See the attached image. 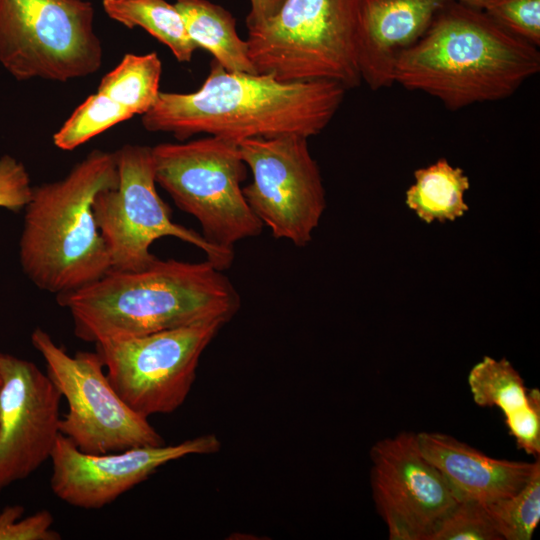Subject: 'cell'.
<instances>
[{
  "instance_id": "ba28073f",
  "label": "cell",
  "mask_w": 540,
  "mask_h": 540,
  "mask_svg": "<svg viewBox=\"0 0 540 540\" xmlns=\"http://www.w3.org/2000/svg\"><path fill=\"white\" fill-rule=\"evenodd\" d=\"M114 154L118 183L100 191L92 206L111 270L136 271L148 267L158 258L150 251L151 245L167 236L199 248L222 271L232 265L234 251L213 246L202 234L171 219V210L156 189L152 147L126 144Z\"/></svg>"
},
{
  "instance_id": "d6986e66",
  "label": "cell",
  "mask_w": 540,
  "mask_h": 540,
  "mask_svg": "<svg viewBox=\"0 0 540 540\" xmlns=\"http://www.w3.org/2000/svg\"><path fill=\"white\" fill-rule=\"evenodd\" d=\"M106 15L123 26L140 27L166 45L178 62H190L198 48L175 4L166 0H102Z\"/></svg>"
},
{
  "instance_id": "4fadbf2b",
  "label": "cell",
  "mask_w": 540,
  "mask_h": 540,
  "mask_svg": "<svg viewBox=\"0 0 540 540\" xmlns=\"http://www.w3.org/2000/svg\"><path fill=\"white\" fill-rule=\"evenodd\" d=\"M220 448L221 442L215 434H205L174 445L87 454L60 434L50 457V487L55 496L68 505L99 509L167 463L189 455L213 454Z\"/></svg>"
},
{
  "instance_id": "603a6c76",
  "label": "cell",
  "mask_w": 540,
  "mask_h": 540,
  "mask_svg": "<svg viewBox=\"0 0 540 540\" xmlns=\"http://www.w3.org/2000/svg\"><path fill=\"white\" fill-rule=\"evenodd\" d=\"M484 507L502 540H530L540 520V463L518 493Z\"/></svg>"
},
{
  "instance_id": "7c38bea8",
  "label": "cell",
  "mask_w": 540,
  "mask_h": 540,
  "mask_svg": "<svg viewBox=\"0 0 540 540\" xmlns=\"http://www.w3.org/2000/svg\"><path fill=\"white\" fill-rule=\"evenodd\" d=\"M371 487L390 540H431L459 504L420 451L417 433L377 441L370 450Z\"/></svg>"
},
{
  "instance_id": "83f0119b",
  "label": "cell",
  "mask_w": 540,
  "mask_h": 540,
  "mask_svg": "<svg viewBox=\"0 0 540 540\" xmlns=\"http://www.w3.org/2000/svg\"><path fill=\"white\" fill-rule=\"evenodd\" d=\"M285 0H250L251 8L246 17L247 29L261 25L274 16Z\"/></svg>"
},
{
  "instance_id": "44dd1931",
  "label": "cell",
  "mask_w": 540,
  "mask_h": 540,
  "mask_svg": "<svg viewBox=\"0 0 540 540\" xmlns=\"http://www.w3.org/2000/svg\"><path fill=\"white\" fill-rule=\"evenodd\" d=\"M162 63L156 52L127 53L100 80L97 91L123 106L130 113L143 115L155 104L161 92Z\"/></svg>"
},
{
  "instance_id": "30bf717a",
  "label": "cell",
  "mask_w": 540,
  "mask_h": 540,
  "mask_svg": "<svg viewBox=\"0 0 540 540\" xmlns=\"http://www.w3.org/2000/svg\"><path fill=\"white\" fill-rule=\"evenodd\" d=\"M223 321L213 320L151 334L95 343L107 378L121 399L149 418L177 410L196 379L200 357Z\"/></svg>"
},
{
  "instance_id": "277c9868",
  "label": "cell",
  "mask_w": 540,
  "mask_h": 540,
  "mask_svg": "<svg viewBox=\"0 0 540 540\" xmlns=\"http://www.w3.org/2000/svg\"><path fill=\"white\" fill-rule=\"evenodd\" d=\"M117 183L114 152L95 149L62 179L32 188L24 208L19 262L36 287L59 296L111 270L92 206L100 191Z\"/></svg>"
},
{
  "instance_id": "9c48e42d",
  "label": "cell",
  "mask_w": 540,
  "mask_h": 540,
  "mask_svg": "<svg viewBox=\"0 0 540 540\" xmlns=\"http://www.w3.org/2000/svg\"><path fill=\"white\" fill-rule=\"evenodd\" d=\"M31 343L46 363V374L68 404L60 434L87 454L119 452L165 441L148 419L134 412L113 388L96 352L74 356L35 328Z\"/></svg>"
},
{
  "instance_id": "ffe728a7",
  "label": "cell",
  "mask_w": 540,
  "mask_h": 540,
  "mask_svg": "<svg viewBox=\"0 0 540 540\" xmlns=\"http://www.w3.org/2000/svg\"><path fill=\"white\" fill-rule=\"evenodd\" d=\"M415 183L406 192V203L418 216L430 223L455 220L468 210L464 194L469 179L464 171L452 167L446 159L415 171Z\"/></svg>"
},
{
  "instance_id": "2e32d148",
  "label": "cell",
  "mask_w": 540,
  "mask_h": 540,
  "mask_svg": "<svg viewBox=\"0 0 540 540\" xmlns=\"http://www.w3.org/2000/svg\"><path fill=\"white\" fill-rule=\"evenodd\" d=\"M423 456L441 473L459 502L488 504L518 493L530 479L534 462L490 457L439 432L417 433Z\"/></svg>"
},
{
  "instance_id": "d4e9b609",
  "label": "cell",
  "mask_w": 540,
  "mask_h": 540,
  "mask_svg": "<svg viewBox=\"0 0 540 540\" xmlns=\"http://www.w3.org/2000/svg\"><path fill=\"white\" fill-rule=\"evenodd\" d=\"M481 10L512 34L540 45V0H485Z\"/></svg>"
},
{
  "instance_id": "7a4b0ae2",
  "label": "cell",
  "mask_w": 540,
  "mask_h": 540,
  "mask_svg": "<svg viewBox=\"0 0 540 540\" xmlns=\"http://www.w3.org/2000/svg\"><path fill=\"white\" fill-rule=\"evenodd\" d=\"M56 300L70 312L75 336L94 344L206 321L227 323L241 305L230 279L207 259L157 258L141 270H110Z\"/></svg>"
},
{
  "instance_id": "9a60e30c",
  "label": "cell",
  "mask_w": 540,
  "mask_h": 540,
  "mask_svg": "<svg viewBox=\"0 0 540 540\" xmlns=\"http://www.w3.org/2000/svg\"><path fill=\"white\" fill-rule=\"evenodd\" d=\"M452 1L359 0L357 54L362 82L374 91L393 85L398 58Z\"/></svg>"
},
{
  "instance_id": "f546056e",
  "label": "cell",
  "mask_w": 540,
  "mask_h": 540,
  "mask_svg": "<svg viewBox=\"0 0 540 540\" xmlns=\"http://www.w3.org/2000/svg\"><path fill=\"white\" fill-rule=\"evenodd\" d=\"M0 383H1V378H0Z\"/></svg>"
},
{
  "instance_id": "ac0fdd59",
  "label": "cell",
  "mask_w": 540,
  "mask_h": 540,
  "mask_svg": "<svg viewBox=\"0 0 540 540\" xmlns=\"http://www.w3.org/2000/svg\"><path fill=\"white\" fill-rule=\"evenodd\" d=\"M187 33L198 48L206 49L227 71L258 74L246 40L236 31V19L224 7L208 0H177Z\"/></svg>"
},
{
  "instance_id": "8992f818",
  "label": "cell",
  "mask_w": 540,
  "mask_h": 540,
  "mask_svg": "<svg viewBox=\"0 0 540 540\" xmlns=\"http://www.w3.org/2000/svg\"><path fill=\"white\" fill-rule=\"evenodd\" d=\"M156 183L200 224L213 246L234 251L237 242L264 227L241 184L247 177L238 142L218 136L152 147Z\"/></svg>"
},
{
  "instance_id": "52a82bcc",
  "label": "cell",
  "mask_w": 540,
  "mask_h": 540,
  "mask_svg": "<svg viewBox=\"0 0 540 540\" xmlns=\"http://www.w3.org/2000/svg\"><path fill=\"white\" fill-rule=\"evenodd\" d=\"M94 20L86 0H0V64L18 81L94 74L103 62Z\"/></svg>"
},
{
  "instance_id": "5b68a950",
  "label": "cell",
  "mask_w": 540,
  "mask_h": 540,
  "mask_svg": "<svg viewBox=\"0 0 540 540\" xmlns=\"http://www.w3.org/2000/svg\"><path fill=\"white\" fill-rule=\"evenodd\" d=\"M358 27L359 0H285L248 29L249 58L258 74L278 81L330 80L348 90L362 82Z\"/></svg>"
},
{
  "instance_id": "f1b7e54d",
  "label": "cell",
  "mask_w": 540,
  "mask_h": 540,
  "mask_svg": "<svg viewBox=\"0 0 540 540\" xmlns=\"http://www.w3.org/2000/svg\"><path fill=\"white\" fill-rule=\"evenodd\" d=\"M454 1L473 7V8H477V9H482L483 4L485 2V0H454Z\"/></svg>"
},
{
  "instance_id": "e0dca14e",
  "label": "cell",
  "mask_w": 540,
  "mask_h": 540,
  "mask_svg": "<svg viewBox=\"0 0 540 540\" xmlns=\"http://www.w3.org/2000/svg\"><path fill=\"white\" fill-rule=\"evenodd\" d=\"M468 385L480 407H498L518 449L540 455V392L528 389L524 380L505 358L485 356L472 367Z\"/></svg>"
},
{
  "instance_id": "3957f363",
  "label": "cell",
  "mask_w": 540,
  "mask_h": 540,
  "mask_svg": "<svg viewBox=\"0 0 540 540\" xmlns=\"http://www.w3.org/2000/svg\"><path fill=\"white\" fill-rule=\"evenodd\" d=\"M539 70L538 47L452 1L398 58L394 83L458 110L510 97Z\"/></svg>"
},
{
  "instance_id": "7402d4cb",
  "label": "cell",
  "mask_w": 540,
  "mask_h": 540,
  "mask_svg": "<svg viewBox=\"0 0 540 540\" xmlns=\"http://www.w3.org/2000/svg\"><path fill=\"white\" fill-rule=\"evenodd\" d=\"M134 117L107 95L96 92L86 98L53 135L54 145L72 151L109 128Z\"/></svg>"
},
{
  "instance_id": "484cf974",
  "label": "cell",
  "mask_w": 540,
  "mask_h": 540,
  "mask_svg": "<svg viewBox=\"0 0 540 540\" xmlns=\"http://www.w3.org/2000/svg\"><path fill=\"white\" fill-rule=\"evenodd\" d=\"M21 505H8L0 512V540H59L52 529L53 515L48 510L38 511L23 518Z\"/></svg>"
},
{
  "instance_id": "8fae6325",
  "label": "cell",
  "mask_w": 540,
  "mask_h": 540,
  "mask_svg": "<svg viewBox=\"0 0 540 540\" xmlns=\"http://www.w3.org/2000/svg\"><path fill=\"white\" fill-rule=\"evenodd\" d=\"M308 138L284 135L238 142L252 174L245 199L276 239L306 246L326 206L325 190Z\"/></svg>"
},
{
  "instance_id": "6da1fadb",
  "label": "cell",
  "mask_w": 540,
  "mask_h": 540,
  "mask_svg": "<svg viewBox=\"0 0 540 540\" xmlns=\"http://www.w3.org/2000/svg\"><path fill=\"white\" fill-rule=\"evenodd\" d=\"M346 88L330 80L283 82L267 74L227 71L217 61L190 93L160 92L141 116L149 132L185 141L196 134L239 142L319 134L340 108Z\"/></svg>"
},
{
  "instance_id": "4316f807",
  "label": "cell",
  "mask_w": 540,
  "mask_h": 540,
  "mask_svg": "<svg viewBox=\"0 0 540 540\" xmlns=\"http://www.w3.org/2000/svg\"><path fill=\"white\" fill-rule=\"evenodd\" d=\"M32 188L24 164L11 155L0 156V208L13 212L24 209Z\"/></svg>"
},
{
  "instance_id": "cb8c5ba5",
  "label": "cell",
  "mask_w": 540,
  "mask_h": 540,
  "mask_svg": "<svg viewBox=\"0 0 540 540\" xmlns=\"http://www.w3.org/2000/svg\"><path fill=\"white\" fill-rule=\"evenodd\" d=\"M431 540H502L484 504L462 501L444 520Z\"/></svg>"
},
{
  "instance_id": "5bb4252c",
  "label": "cell",
  "mask_w": 540,
  "mask_h": 540,
  "mask_svg": "<svg viewBox=\"0 0 540 540\" xmlns=\"http://www.w3.org/2000/svg\"><path fill=\"white\" fill-rule=\"evenodd\" d=\"M0 492L50 459L62 398L34 363L0 352Z\"/></svg>"
}]
</instances>
